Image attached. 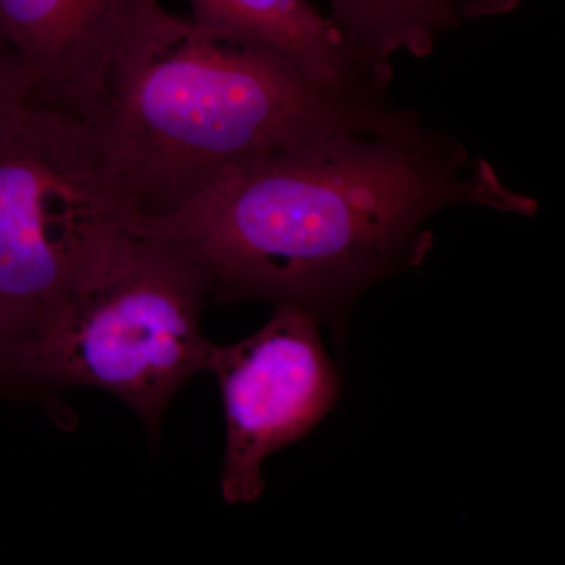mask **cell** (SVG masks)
I'll return each mask as SVG.
<instances>
[{"mask_svg":"<svg viewBox=\"0 0 565 565\" xmlns=\"http://www.w3.org/2000/svg\"><path fill=\"white\" fill-rule=\"evenodd\" d=\"M319 326L302 308L278 305L252 337L212 345L206 371L217 379L226 423L225 503L258 501L264 460L310 434L337 404L340 373Z\"/></svg>","mask_w":565,"mask_h":565,"instance_id":"obj_5","label":"cell"},{"mask_svg":"<svg viewBox=\"0 0 565 565\" xmlns=\"http://www.w3.org/2000/svg\"><path fill=\"white\" fill-rule=\"evenodd\" d=\"M396 110L319 87L277 52L215 39L152 0L76 117L102 141L136 218H159L244 167Z\"/></svg>","mask_w":565,"mask_h":565,"instance_id":"obj_2","label":"cell"},{"mask_svg":"<svg viewBox=\"0 0 565 565\" xmlns=\"http://www.w3.org/2000/svg\"><path fill=\"white\" fill-rule=\"evenodd\" d=\"M134 221V218H132ZM129 223L87 263L24 352L28 399L93 386L139 416L151 445L173 397L207 370L211 302L202 274L172 245Z\"/></svg>","mask_w":565,"mask_h":565,"instance_id":"obj_3","label":"cell"},{"mask_svg":"<svg viewBox=\"0 0 565 565\" xmlns=\"http://www.w3.org/2000/svg\"><path fill=\"white\" fill-rule=\"evenodd\" d=\"M330 18L371 62L422 58L462 22L457 0H330Z\"/></svg>","mask_w":565,"mask_h":565,"instance_id":"obj_8","label":"cell"},{"mask_svg":"<svg viewBox=\"0 0 565 565\" xmlns=\"http://www.w3.org/2000/svg\"><path fill=\"white\" fill-rule=\"evenodd\" d=\"M0 399H28L24 385V351L0 321Z\"/></svg>","mask_w":565,"mask_h":565,"instance_id":"obj_9","label":"cell"},{"mask_svg":"<svg viewBox=\"0 0 565 565\" xmlns=\"http://www.w3.org/2000/svg\"><path fill=\"white\" fill-rule=\"evenodd\" d=\"M457 2H459L462 21H471L512 13L522 6L523 0H457Z\"/></svg>","mask_w":565,"mask_h":565,"instance_id":"obj_11","label":"cell"},{"mask_svg":"<svg viewBox=\"0 0 565 565\" xmlns=\"http://www.w3.org/2000/svg\"><path fill=\"white\" fill-rule=\"evenodd\" d=\"M152 0H0V35L32 99L79 114L99 71Z\"/></svg>","mask_w":565,"mask_h":565,"instance_id":"obj_6","label":"cell"},{"mask_svg":"<svg viewBox=\"0 0 565 565\" xmlns=\"http://www.w3.org/2000/svg\"><path fill=\"white\" fill-rule=\"evenodd\" d=\"M534 215L492 163L416 111L244 167L181 211L134 218L202 274L215 302L266 300L343 329L379 281L418 266L449 207Z\"/></svg>","mask_w":565,"mask_h":565,"instance_id":"obj_1","label":"cell"},{"mask_svg":"<svg viewBox=\"0 0 565 565\" xmlns=\"http://www.w3.org/2000/svg\"><path fill=\"white\" fill-rule=\"evenodd\" d=\"M132 218L87 122L32 98L0 115V321L22 351Z\"/></svg>","mask_w":565,"mask_h":565,"instance_id":"obj_4","label":"cell"},{"mask_svg":"<svg viewBox=\"0 0 565 565\" xmlns=\"http://www.w3.org/2000/svg\"><path fill=\"white\" fill-rule=\"evenodd\" d=\"M31 96V79L24 66L9 43L0 35V115Z\"/></svg>","mask_w":565,"mask_h":565,"instance_id":"obj_10","label":"cell"},{"mask_svg":"<svg viewBox=\"0 0 565 565\" xmlns=\"http://www.w3.org/2000/svg\"><path fill=\"white\" fill-rule=\"evenodd\" d=\"M189 20L215 39L282 55L307 79L360 98H386L392 65L371 62L310 0H189Z\"/></svg>","mask_w":565,"mask_h":565,"instance_id":"obj_7","label":"cell"}]
</instances>
